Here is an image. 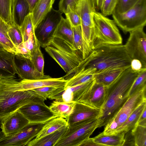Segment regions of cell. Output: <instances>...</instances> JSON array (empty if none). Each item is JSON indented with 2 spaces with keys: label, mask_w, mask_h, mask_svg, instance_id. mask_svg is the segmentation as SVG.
Masks as SVG:
<instances>
[{
  "label": "cell",
  "mask_w": 146,
  "mask_h": 146,
  "mask_svg": "<svg viewBox=\"0 0 146 146\" xmlns=\"http://www.w3.org/2000/svg\"><path fill=\"white\" fill-rule=\"evenodd\" d=\"M72 28L74 47L82 54L83 44L81 26L72 27Z\"/></svg>",
  "instance_id": "obj_38"
},
{
  "label": "cell",
  "mask_w": 146,
  "mask_h": 146,
  "mask_svg": "<svg viewBox=\"0 0 146 146\" xmlns=\"http://www.w3.org/2000/svg\"><path fill=\"white\" fill-rule=\"evenodd\" d=\"M96 11L101 10L104 0H93Z\"/></svg>",
  "instance_id": "obj_47"
},
{
  "label": "cell",
  "mask_w": 146,
  "mask_h": 146,
  "mask_svg": "<svg viewBox=\"0 0 146 146\" xmlns=\"http://www.w3.org/2000/svg\"><path fill=\"white\" fill-rule=\"evenodd\" d=\"M124 139V143L123 146H135L134 138L131 130L128 131L125 133Z\"/></svg>",
  "instance_id": "obj_43"
},
{
  "label": "cell",
  "mask_w": 146,
  "mask_h": 146,
  "mask_svg": "<svg viewBox=\"0 0 146 146\" xmlns=\"http://www.w3.org/2000/svg\"><path fill=\"white\" fill-rule=\"evenodd\" d=\"M45 100L31 90L10 92L0 88V122L23 106L33 103L44 104Z\"/></svg>",
  "instance_id": "obj_4"
},
{
  "label": "cell",
  "mask_w": 146,
  "mask_h": 146,
  "mask_svg": "<svg viewBox=\"0 0 146 146\" xmlns=\"http://www.w3.org/2000/svg\"><path fill=\"white\" fill-rule=\"evenodd\" d=\"M15 57L19 60V63L16 64L19 72L18 76L22 80H38L52 78L49 75L42 74L36 70L30 59L20 55H15Z\"/></svg>",
  "instance_id": "obj_18"
},
{
  "label": "cell",
  "mask_w": 146,
  "mask_h": 146,
  "mask_svg": "<svg viewBox=\"0 0 146 146\" xmlns=\"http://www.w3.org/2000/svg\"><path fill=\"white\" fill-rule=\"evenodd\" d=\"M4 135V134L0 130V139Z\"/></svg>",
  "instance_id": "obj_49"
},
{
  "label": "cell",
  "mask_w": 146,
  "mask_h": 146,
  "mask_svg": "<svg viewBox=\"0 0 146 146\" xmlns=\"http://www.w3.org/2000/svg\"><path fill=\"white\" fill-rule=\"evenodd\" d=\"M139 71L134 70L131 67L127 68L110 85L106 87L105 101L100 109L98 128L106 126L128 99L129 90Z\"/></svg>",
  "instance_id": "obj_2"
},
{
  "label": "cell",
  "mask_w": 146,
  "mask_h": 146,
  "mask_svg": "<svg viewBox=\"0 0 146 146\" xmlns=\"http://www.w3.org/2000/svg\"><path fill=\"white\" fill-rule=\"evenodd\" d=\"M75 104L74 101L67 103L55 100L49 107L55 115L66 119L72 112Z\"/></svg>",
  "instance_id": "obj_29"
},
{
  "label": "cell",
  "mask_w": 146,
  "mask_h": 146,
  "mask_svg": "<svg viewBox=\"0 0 146 146\" xmlns=\"http://www.w3.org/2000/svg\"><path fill=\"white\" fill-rule=\"evenodd\" d=\"M146 107V102L140 105L131 114L125 121L116 130L114 133L123 131L125 133L131 130L137 124L143 110Z\"/></svg>",
  "instance_id": "obj_28"
},
{
  "label": "cell",
  "mask_w": 146,
  "mask_h": 146,
  "mask_svg": "<svg viewBox=\"0 0 146 146\" xmlns=\"http://www.w3.org/2000/svg\"><path fill=\"white\" fill-rule=\"evenodd\" d=\"M112 15L116 25L125 33L144 28L146 24V0H139L123 13L115 10Z\"/></svg>",
  "instance_id": "obj_6"
},
{
  "label": "cell",
  "mask_w": 146,
  "mask_h": 146,
  "mask_svg": "<svg viewBox=\"0 0 146 146\" xmlns=\"http://www.w3.org/2000/svg\"><path fill=\"white\" fill-rule=\"evenodd\" d=\"M75 7L81 20L82 52L88 55L93 49L94 24L92 13L96 11L93 0H78Z\"/></svg>",
  "instance_id": "obj_7"
},
{
  "label": "cell",
  "mask_w": 146,
  "mask_h": 146,
  "mask_svg": "<svg viewBox=\"0 0 146 146\" xmlns=\"http://www.w3.org/2000/svg\"><path fill=\"white\" fill-rule=\"evenodd\" d=\"M42 46L66 73L65 78L72 74L83 60L80 51L60 38L51 36Z\"/></svg>",
  "instance_id": "obj_3"
},
{
  "label": "cell",
  "mask_w": 146,
  "mask_h": 146,
  "mask_svg": "<svg viewBox=\"0 0 146 146\" xmlns=\"http://www.w3.org/2000/svg\"><path fill=\"white\" fill-rule=\"evenodd\" d=\"M19 110L29 123H45L58 117L45 104L31 103L23 106Z\"/></svg>",
  "instance_id": "obj_13"
},
{
  "label": "cell",
  "mask_w": 146,
  "mask_h": 146,
  "mask_svg": "<svg viewBox=\"0 0 146 146\" xmlns=\"http://www.w3.org/2000/svg\"><path fill=\"white\" fill-rule=\"evenodd\" d=\"M67 81L64 76L38 80L22 79L20 81L16 78H1L0 79V88L5 91L14 92L31 90L48 86L64 87Z\"/></svg>",
  "instance_id": "obj_9"
},
{
  "label": "cell",
  "mask_w": 146,
  "mask_h": 146,
  "mask_svg": "<svg viewBox=\"0 0 146 146\" xmlns=\"http://www.w3.org/2000/svg\"><path fill=\"white\" fill-rule=\"evenodd\" d=\"M28 3L30 8V9L31 12L33 9L36 4L38 1V0H26Z\"/></svg>",
  "instance_id": "obj_48"
},
{
  "label": "cell",
  "mask_w": 146,
  "mask_h": 146,
  "mask_svg": "<svg viewBox=\"0 0 146 146\" xmlns=\"http://www.w3.org/2000/svg\"><path fill=\"white\" fill-rule=\"evenodd\" d=\"M10 26L0 17V43L5 50L15 55L19 54V50L13 43L8 35Z\"/></svg>",
  "instance_id": "obj_27"
},
{
  "label": "cell",
  "mask_w": 146,
  "mask_h": 146,
  "mask_svg": "<svg viewBox=\"0 0 146 146\" xmlns=\"http://www.w3.org/2000/svg\"><path fill=\"white\" fill-rule=\"evenodd\" d=\"M139 0H117L115 10L120 13H123L134 6Z\"/></svg>",
  "instance_id": "obj_39"
},
{
  "label": "cell",
  "mask_w": 146,
  "mask_h": 146,
  "mask_svg": "<svg viewBox=\"0 0 146 146\" xmlns=\"http://www.w3.org/2000/svg\"><path fill=\"white\" fill-rule=\"evenodd\" d=\"M78 0H60L59 3V11L64 14L68 11L75 8Z\"/></svg>",
  "instance_id": "obj_42"
},
{
  "label": "cell",
  "mask_w": 146,
  "mask_h": 146,
  "mask_svg": "<svg viewBox=\"0 0 146 146\" xmlns=\"http://www.w3.org/2000/svg\"><path fill=\"white\" fill-rule=\"evenodd\" d=\"M131 68L134 70L139 71L143 68L141 63L139 61L136 60H132Z\"/></svg>",
  "instance_id": "obj_45"
},
{
  "label": "cell",
  "mask_w": 146,
  "mask_h": 146,
  "mask_svg": "<svg viewBox=\"0 0 146 146\" xmlns=\"http://www.w3.org/2000/svg\"><path fill=\"white\" fill-rule=\"evenodd\" d=\"M41 45L40 43L35 35V45L31 60L36 70L40 73L44 74V60L40 49Z\"/></svg>",
  "instance_id": "obj_31"
},
{
  "label": "cell",
  "mask_w": 146,
  "mask_h": 146,
  "mask_svg": "<svg viewBox=\"0 0 146 146\" xmlns=\"http://www.w3.org/2000/svg\"><path fill=\"white\" fill-rule=\"evenodd\" d=\"M146 90L145 87L129 97L117 113L105 126L103 132L104 134L113 133L140 105L146 102Z\"/></svg>",
  "instance_id": "obj_10"
},
{
  "label": "cell",
  "mask_w": 146,
  "mask_h": 146,
  "mask_svg": "<svg viewBox=\"0 0 146 146\" xmlns=\"http://www.w3.org/2000/svg\"><path fill=\"white\" fill-rule=\"evenodd\" d=\"M95 81L94 79L76 86L65 88L64 92L66 97L70 101L78 102L90 88Z\"/></svg>",
  "instance_id": "obj_26"
},
{
  "label": "cell",
  "mask_w": 146,
  "mask_h": 146,
  "mask_svg": "<svg viewBox=\"0 0 146 146\" xmlns=\"http://www.w3.org/2000/svg\"><path fill=\"white\" fill-rule=\"evenodd\" d=\"M0 49H4L3 46L0 43Z\"/></svg>",
  "instance_id": "obj_50"
},
{
  "label": "cell",
  "mask_w": 146,
  "mask_h": 146,
  "mask_svg": "<svg viewBox=\"0 0 146 146\" xmlns=\"http://www.w3.org/2000/svg\"><path fill=\"white\" fill-rule=\"evenodd\" d=\"M136 125L146 127V107L141 114Z\"/></svg>",
  "instance_id": "obj_44"
},
{
  "label": "cell",
  "mask_w": 146,
  "mask_h": 146,
  "mask_svg": "<svg viewBox=\"0 0 146 146\" xmlns=\"http://www.w3.org/2000/svg\"><path fill=\"white\" fill-rule=\"evenodd\" d=\"M100 146L99 144L95 143L93 138L89 137L83 141L80 146Z\"/></svg>",
  "instance_id": "obj_46"
},
{
  "label": "cell",
  "mask_w": 146,
  "mask_h": 146,
  "mask_svg": "<svg viewBox=\"0 0 146 146\" xmlns=\"http://www.w3.org/2000/svg\"><path fill=\"white\" fill-rule=\"evenodd\" d=\"M125 133L123 132L106 134L103 132L93 138L94 141L100 146H122Z\"/></svg>",
  "instance_id": "obj_22"
},
{
  "label": "cell",
  "mask_w": 146,
  "mask_h": 146,
  "mask_svg": "<svg viewBox=\"0 0 146 146\" xmlns=\"http://www.w3.org/2000/svg\"><path fill=\"white\" fill-rule=\"evenodd\" d=\"M129 33V37L124 45L125 50L132 60L139 61L143 68H146V35L143 28Z\"/></svg>",
  "instance_id": "obj_11"
},
{
  "label": "cell",
  "mask_w": 146,
  "mask_h": 146,
  "mask_svg": "<svg viewBox=\"0 0 146 146\" xmlns=\"http://www.w3.org/2000/svg\"><path fill=\"white\" fill-rule=\"evenodd\" d=\"M132 60L124 45H104L92 50L76 68L95 75L111 70L126 69L131 67Z\"/></svg>",
  "instance_id": "obj_1"
},
{
  "label": "cell",
  "mask_w": 146,
  "mask_h": 146,
  "mask_svg": "<svg viewBox=\"0 0 146 146\" xmlns=\"http://www.w3.org/2000/svg\"><path fill=\"white\" fill-rule=\"evenodd\" d=\"M65 14L66 18L68 20L72 27H76L81 25L80 17L75 7L69 10Z\"/></svg>",
  "instance_id": "obj_41"
},
{
  "label": "cell",
  "mask_w": 146,
  "mask_h": 146,
  "mask_svg": "<svg viewBox=\"0 0 146 146\" xmlns=\"http://www.w3.org/2000/svg\"><path fill=\"white\" fill-rule=\"evenodd\" d=\"M68 126L66 119L58 117L46 122L37 135L35 140L39 139L55 131Z\"/></svg>",
  "instance_id": "obj_24"
},
{
  "label": "cell",
  "mask_w": 146,
  "mask_h": 146,
  "mask_svg": "<svg viewBox=\"0 0 146 146\" xmlns=\"http://www.w3.org/2000/svg\"><path fill=\"white\" fill-rule=\"evenodd\" d=\"M146 87V68H142L132 84L129 90V96L139 90Z\"/></svg>",
  "instance_id": "obj_35"
},
{
  "label": "cell",
  "mask_w": 146,
  "mask_h": 146,
  "mask_svg": "<svg viewBox=\"0 0 146 146\" xmlns=\"http://www.w3.org/2000/svg\"><path fill=\"white\" fill-rule=\"evenodd\" d=\"M45 123H29L19 131L0 139V146H26L35 137Z\"/></svg>",
  "instance_id": "obj_12"
},
{
  "label": "cell",
  "mask_w": 146,
  "mask_h": 146,
  "mask_svg": "<svg viewBox=\"0 0 146 146\" xmlns=\"http://www.w3.org/2000/svg\"><path fill=\"white\" fill-rule=\"evenodd\" d=\"M20 29L23 37V42H24L27 41L31 34L35 31L31 13L26 17Z\"/></svg>",
  "instance_id": "obj_36"
},
{
  "label": "cell",
  "mask_w": 146,
  "mask_h": 146,
  "mask_svg": "<svg viewBox=\"0 0 146 146\" xmlns=\"http://www.w3.org/2000/svg\"><path fill=\"white\" fill-rule=\"evenodd\" d=\"M117 0H104L101 9V13L106 16L112 15L115 10Z\"/></svg>",
  "instance_id": "obj_40"
},
{
  "label": "cell",
  "mask_w": 146,
  "mask_h": 146,
  "mask_svg": "<svg viewBox=\"0 0 146 146\" xmlns=\"http://www.w3.org/2000/svg\"><path fill=\"white\" fill-rule=\"evenodd\" d=\"M98 128V118L85 120L68 126L54 146H80Z\"/></svg>",
  "instance_id": "obj_8"
},
{
  "label": "cell",
  "mask_w": 146,
  "mask_h": 146,
  "mask_svg": "<svg viewBox=\"0 0 146 146\" xmlns=\"http://www.w3.org/2000/svg\"><path fill=\"white\" fill-rule=\"evenodd\" d=\"M125 69H115L94 75L95 82L107 87L113 83Z\"/></svg>",
  "instance_id": "obj_30"
},
{
  "label": "cell",
  "mask_w": 146,
  "mask_h": 146,
  "mask_svg": "<svg viewBox=\"0 0 146 146\" xmlns=\"http://www.w3.org/2000/svg\"><path fill=\"white\" fill-rule=\"evenodd\" d=\"M12 0H0V17L10 26L14 24L12 16Z\"/></svg>",
  "instance_id": "obj_33"
},
{
  "label": "cell",
  "mask_w": 146,
  "mask_h": 146,
  "mask_svg": "<svg viewBox=\"0 0 146 146\" xmlns=\"http://www.w3.org/2000/svg\"><path fill=\"white\" fill-rule=\"evenodd\" d=\"M105 94L106 87L95 81L90 88L78 102L100 109L105 101Z\"/></svg>",
  "instance_id": "obj_17"
},
{
  "label": "cell",
  "mask_w": 146,
  "mask_h": 146,
  "mask_svg": "<svg viewBox=\"0 0 146 146\" xmlns=\"http://www.w3.org/2000/svg\"><path fill=\"white\" fill-rule=\"evenodd\" d=\"M131 130L135 146H146V127L136 125Z\"/></svg>",
  "instance_id": "obj_34"
},
{
  "label": "cell",
  "mask_w": 146,
  "mask_h": 146,
  "mask_svg": "<svg viewBox=\"0 0 146 146\" xmlns=\"http://www.w3.org/2000/svg\"><path fill=\"white\" fill-rule=\"evenodd\" d=\"M31 13L26 0H12V16L13 24L20 27L26 17Z\"/></svg>",
  "instance_id": "obj_20"
},
{
  "label": "cell",
  "mask_w": 146,
  "mask_h": 146,
  "mask_svg": "<svg viewBox=\"0 0 146 146\" xmlns=\"http://www.w3.org/2000/svg\"><path fill=\"white\" fill-rule=\"evenodd\" d=\"M8 35L13 43L17 48L23 42L20 27L14 24L11 26L9 29Z\"/></svg>",
  "instance_id": "obj_37"
},
{
  "label": "cell",
  "mask_w": 146,
  "mask_h": 146,
  "mask_svg": "<svg viewBox=\"0 0 146 146\" xmlns=\"http://www.w3.org/2000/svg\"><path fill=\"white\" fill-rule=\"evenodd\" d=\"M15 55L3 49H0V79L16 78L19 75Z\"/></svg>",
  "instance_id": "obj_19"
},
{
  "label": "cell",
  "mask_w": 146,
  "mask_h": 146,
  "mask_svg": "<svg viewBox=\"0 0 146 146\" xmlns=\"http://www.w3.org/2000/svg\"><path fill=\"white\" fill-rule=\"evenodd\" d=\"M68 126L57 130L39 139H34L26 146H54L56 143L66 131Z\"/></svg>",
  "instance_id": "obj_25"
},
{
  "label": "cell",
  "mask_w": 146,
  "mask_h": 146,
  "mask_svg": "<svg viewBox=\"0 0 146 146\" xmlns=\"http://www.w3.org/2000/svg\"><path fill=\"white\" fill-rule=\"evenodd\" d=\"M62 13L52 8L35 29L36 35L40 43L45 41L44 44L51 36L61 20Z\"/></svg>",
  "instance_id": "obj_14"
},
{
  "label": "cell",
  "mask_w": 146,
  "mask_h": 146,
  "mask_svg": "<svg viewBox=\"0 0 146 146\" xmlns=\"http://www.w3.org/2000/svg\"><path fill=\"white\" fill-rule=\"evenodd\" d=\"M55 0H38L31 14L35 29L52 8Z\"/></svg>",
  "instance_id": "obj_21"
},
{
  "label": "cell",
  "mask_w": 146,
  "mask_h": 146,
  "mask_svg": "<svg viewBox=\"0 0 146 146\" xmlns=\"http://www.w3.org/2000/svg\"><path fill=\"white\" fill-rule=\"evenodd\" d=\"M65 90L64 87L48 86L33 89V91L43 98L45 100L47 98L52 100V98Z\"/></svg>",
  "instance_id": "obj_32"
},
{
  "label": "cell",
  "mask_w": 146,
  "mask_h": 146,
  "mask_svg": "<svg viewBox=\"0 0 146 146\" xmlns=\"http://www.w3.org/2000/svg\"><path fill=\"white\" fill-rule=\"evenodd\" d=\"M100 110L83 103L75 102L72 112L66 119L68 126L91 119L98 118Z\"/></svg>",
  "instance_id": "obj_15"
},
{
  "label": "cell",
  "mask_w": 146,
  "mask_h": 146,
  "mask_svg": "<svg viewBox=\"0 0 146 146\" xmlns=\"http://www.w3.org/2000/svg\"><path fill=\"white\" fill-rule=\"evenodd\" d=\"M29 123L18 110L0 122L1 131L5 136L15 133Z\"/></svg>",
  "instance_id": "obj_16"
},
{
  "label": "cell",
  "mask_w": 146,
  "mask_h": 146,
  "mask_svg": "<svg viewBox=\"0 0 146 146\" xmlns=\"http://www.w3.org/2000/svg\"><path fill=\"white\" fill-rule=\"evenodd\" d=\"M92 19L94 24L93 50L102 45L122 44V37L113 20L96 11L92 13Z\"/></svg>",
  "instance_id": "obj_5"
},
{
  "label": "cell",
  "mask_w": 146,
  "mask_h": 146,
  "mask_svg": "<svg viewBox=\"0 0 146 146\" xmlns=\"http://www.w3.org/2000/svg\"><path fill=\"white\" fill-rule=\"evenodd\" d=\"M51 37L62 39L75 47L72 26L68 20L62 16Z\"/></svg>",
  "instance_id": "obj_23"
}]
</instances>
